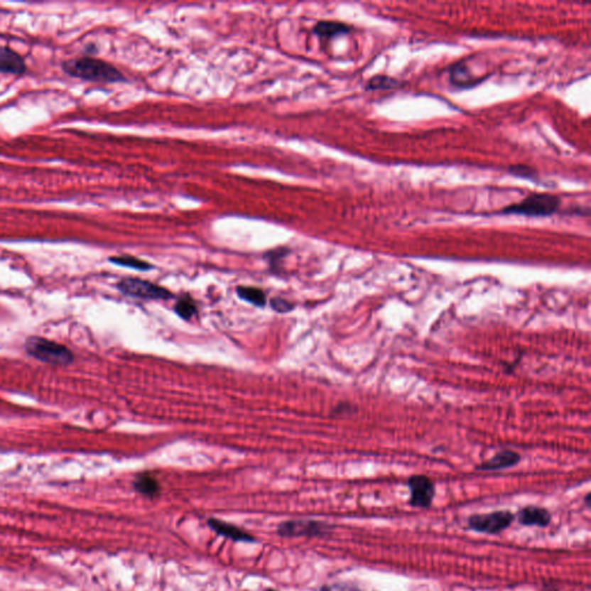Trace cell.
Returning a JSON list of instances; mask_svg holds the SVG:
<instances>
[{"instance_id":"obj_4","label":"cell","mask_w":591,"mask_h":591,"mask_svg":"<svg viewBox=\"0 0 591 591\" xmlns=\"http://www.w3.org/2000/svg\"><path fill=\"white\" fill-rule=\"evenodd\" d=\"M515 521V515L509 511H496L487 514L471 515L468 526L476 533L499 535L508 529Z\"/></svg>"},{"instance_id":"obj_18","label":"cell","mask_w":591,"mask_h":591,"mask_svg":"<svg viewBox=\"0 0 591 591\" xmlns=\"http://www.w3.org/2000/svg\"><path fill=\"white\" fill-rule=\"evenodd\" d=\"M508 173H511L515 177H520V178L533 179V180L537 178V171L531 166H524V164L509 166Z\"/></svg>"},{"instance_id":"obj_13","label":"cell","mask_w":591,"mask_h":591,"mask_svg":"<svg viewBox=\"0 0 591 591\" xmlns=\"http://www.w3.org/2000/svg\"><path fill=\"white\" fill-rule=\"evenodd\" d=\"M133 487L136 489V492L140 493L142 496L148 497V498H155L161 492L160 483L151 475H139L134 480Z\"/></svg>"},{"instance_id":"obj_9","label":"cell","mask_w":591,"mask_h":591,"mask_svg":"<svg viewBox=\"0 0 591 591\" xmlns=\"http://www.w3.org/2000/svg\"><path fill=\"white\" fill-rule=\"evenodd\" d=\"M521 461V455L519 452L511 450H500L497 452L491 459L480 463L476 467L478 471H498L504 469L511 468Z\"/></svg>"},{"instance_id":"obj_17","label":"cell","mask_w":591,"mask_h":591,"mask_svg":"<svg viewBox=\"0 0 591 591\" xmlns=\"http://www.w3.org/2000/svg\"><path fill=\"white\" fill-rule=\"evenodd\" d=\"M175 312L184 320H191L193 315L197 314V305L193 302V299L184 297L175 303Z\"/></svg>"},{"instance_id":"obj_11","label":"cell","mask_w":591,"mask_h":591,"mask_svg":"<svg viewBox=\"0 0 591 591\" xmlns=\"http://www.w3.org/2000/svg\"><path fill=\"white\" fill-rule=\"evenodd\" d=\"M208 526L212 528L216 533L227 537V538L232 539L234 542H245L252 543L256 541L253 538V536L240 529L238 526L234 524H227L224 521L219 520V519H210L208 520Z\"/></svg>"},{"instance_id":"obj_7","label":"cell","mask_w":591,"mask_h":591,"mask_svg":"<svg viewBox=\"0 0 591 591\" xmlns=\"http://www.w3.org/2000/svg\"><path fill=\"white\" fill-rule=\"evenodd\" d=\"M332 526L321 521L290 520L278 526L277 533L282 537H315L326 535Z\"/></svg>"},{"instance_id":"obj_2","label":"cell","mask_w":591,"mask_h":591,"mask_svg":"<svg viewBox=\"0 0 591 591\" xmlns=\"http://www.w3.org/2000/svg\"><path fill=\"white\" fill-rule=\"evenodd\" d=\"M560 197L552 193H531L520 202L502 208L497 214L528 217H548L560 210Z\"/></svg>"},{"instance_id":"obj_8","label":"cell","mask_w":591,"mask_h":591,"mask_svg":"<svg viewBox=\"0 0 591 591\" xmlns=\"http://www.w3.org/2000/svg\"><path fill=\"white\" fill-rule=\"evenodd\" d=\"M515 519H517L519 524L522 526L545 528L551 524L552 515L546 508L526 506L517 511Z\"/></svg>"},{"instance_id":"obj_14","label":"cell","mask_w":591,"mask_h":591,"mask_svg":"<svg viewBox=\"0 0 591 591\" xmlns=\"http://www.w3.org/2000/svg\"><path fill=\"white\" fill-rule=\"evenodd\" d=\"M401 81L396 77H388L384 74H378L374 77H371L367 81L365 90L369 92H376V90H391L395 88H398L401 86Z\"/></svg>"},{"instance_id":"obj_1","label":"cell","mask_w":591,"mask_h":591,"mask_svg":"<svg viewBox=\"0 0 591 591\" xmlns=\"http://www.w3.org/2000/svg\"><path fill=\"white\" fill-rule=\"evenodd\" d=\"M62 68L68 77L88 82L116 83L126 80L123 73L114 65L90 55L68 59L63 63Z\"/></svg>"},{"instance_id":"obj_20","label":"cell","mask_w":591,"mask_h":591,"mask_svg":"<svg viewBox=\"0 0 591 591\" xmlns=\"http://www.w3.org/2000/svg\"><path fill=\"white\" fill-rule=\"evenodd\" d=\"M585 504H587V506H588L589 507V506H590V493H588V494L585 496Z\"/></svg>"},{"instance_id":"obj_10","label":"cell","mask_w":591,"mask_h":591,"mask_svg":"<svg viewBox=\"0 0 591 591\" xmlns=\"http://www.w3.org/2000/svg\"><path fill=\"white\" fill-rule=\"evenodd\" d=\"M27 71L25 59L9 46H0V73L22 75Z\"/></svg>"},{"instance_id":"obj_21","label":"cell","mask_w":591,"mask_h":591,"mask_svg":"<svg viewBox=\"0 0 591 591\" xmlns=\"http://www.w3.org/2000/svg\"><path fill=\"white\" fill-rule=\"evenodd\" d=\"M266 591H276V590H274V589H267V590H266Z\"/></svg>"},{"instance_id":"obj_3","label":"cell","mask_w":591,"mask_h":591,"mask_svg":"<svg viewBox=\"0 0 591 591\" xmlns=\"http://www.w3.org/2000/svg\"><path fill=\"white\" fill-rule=\"evenodd\" d=\"M25 350L31 357L50 365L64 367L74 360L73 352L67 347L40 336L26 340Z\"/></svg>"},{"instance_id":"obj_16","label":"cell","mask_w":591,"mask_h":591,"mask_svg":"<svg viewBox=\"0 0 591 591\" xmlns=\"http://www.w3.org/2000/svg\"><path fill=\"white\" fill-rule=\"evenodd\" d=\"M109 261L112 262L114 265L121 266V267L132 268V269H136V271H151V269L154 268V266L149 264V262L132 256H111V258L109 259Z\"/></svg>"},{"instance_id":"obj_6","label":"cell","mask_w":591,"mask_h":591,"mask_svg":"<svg viewBox=\"0 0 591 591\" xmlns=\"http://www.w3.org/2000/svg\"><path fill=\"white\" fill-rule=\"evenodd\" d=\"M410 489V505L415 508H430L435 496V487L428 476L413 475L406 482Z\"/></svg>"},{"instance_id":"obj_5","label":"cell","mask_w":591,"mask_h":591,"mask_svg":"<svg viewBox=\"0 0 591 591\" xmlns=\"http://www.w3.org/2000/svg\"><path fill=\"white\" fill-rule=\"evenodd\" d=\"M117 289L123 295L140 299H166L173 298V293L169 290L158 284L153 283L149 281L140 280V278H123L117 284Z\"/></svg>"},{"instance_id":"obj_19","label":"cell","mask_w":591,"mask_h":591,"mask_svg":"<svg viewBox=\"0 0 591 591\" xmlns=\"http://www.w3.org/2000/svg\"><path fill=\"white\" fill-rule=\"evenodd\" d=\"M271 308H274L275 311L278 312V313H286V312L293 311V308H295V305L291 304L289 300L278 298V297L271 299Z\"/></svg>"},{"instance_id":"obj_15","label":"cell","mask_w":591,"mask_h":591,"mask_svg":"<svg viewBox=\"0 0 591 591\" xmlns=\"http://www.w3.org/2000/svg\"><path fill=\"white\" fill-rule=\"evenodd\" d=\"M237 295L245 302L256 305L258 308H264L266 305V293L261 289L253 286H238Z\"/></svg>"},{"instance_id":"obj_12","label":"cell","mask_w":591,"mask_h":591,"mask_svg":"<svg viewBox=\"0 0 591 591\" xmlns=\"http://www.w3.org/2000/svg\"><path fill=\"white\" fill-rule=\"evenodd\" d=\"M352 27L340 21H319L313 27V33L321 38H332L340 35L349 34Z\"/></svg>"}]
</instances>
